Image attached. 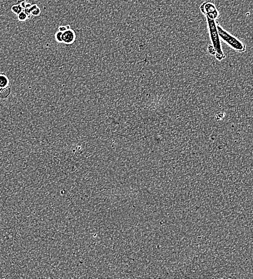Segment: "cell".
<instances>
[{"instance_id":"cell-6","label":"cell","mask_w":253,"mask_h":279,"mask_svg":"<svg viewBox=\"0 0 253 279\" xmlns=\"http://www.w3.org/2000/svg\"><path fill=\"white\" fill-rule=\"evenodd\" d=\"M11 93V88L8 87L5 88H0V99H7Z\"/></svg>"},{"instance_id":"cell-9","label":"cell","mask_w":253,"mask_h":279,"mask_svg":"<svg viewBox=\"0 0 253 279\" xmlns=\"http://www.w3.org/2000/svg\"><path fill=\"white\" fill-rule=\"evenodd\" d=\"M62 34L63 32H61L60 31H58L55 34V39H56L57 42H61L62 43Z\"/></svg>"},{"instance_id":"cell-7","label":"cell","mask_w":253,"mask_h":279,"mask_svg":"<svg viewBox=\"0 0 253 279\" xmlns=\"http://www.w3.org/2000/svg\"><path fill=\"white\" fill-rule=\"evenodd\" d=\"M11 11H12V12L15 13V14H16L17 15L18 14H19L22 11H23V8H22L21 4L17 3V4H15L12 6Z\"/></svg>"},{"instance_id":"cell-8","label":"cell","mask_w":253,"mask_h":279,"mask_svg":"<svg viewBox=\"0 0 253 279\" xmlns=\"http://www.w3.org/2000/svg\"><path fill=\"white\" fill-rule=\"evenodd\" d=\"M17 18L19 21H24L30 18L24 11H22L19 14L17 15Z\"/></svg>"},{"instance_id":"cell-2","label":"cell","mask_w":253,"mask_h":279,"mask_svg":"<svg viewBox=\"0 0 253 279\" xmlns=\"http://www.w3.org/2000/svg\"><path fill=\"white\" fill-rule=\"evenodd\" d=\"M217 29L220 39L232 49L237 52H244L246 51V46L245 44L240 40L226 31L219 24H217Z\"/></svg>"},{"instance_id":"cell-1","label":"cell","mask_w":253,"mask_h":279,"mask_svg":"<svg viewBox=\"0 0 253 279\" xmlns=\"http://www.w3.org/2000/svg\"><path fill=\"white\" fill-rule=\"evenodd\" d=\"M208 32L212 42V47L215 51V56L218 61L223 60L225 58V55L222 50L221 39L219 37L217 29V23L215 20L206 18Z\"/></svg>"},{"instance_id":"cell-3","label":"cell","mask_w":253,"mask_h":279,"mask_svg":"<svg viewBox=\"0 0 253 279\" xmlns=\"http://www.w3.org/2000/svg\"><path fill=\"white\" fill-rule=\"evenodd\" d=\"M202 13L206 18L217 20L220 17V13L215 4L210 2H206L202 4L200 7Z\"/></svg>"},{"instance_id":"cell-10","label":"cell","mask_w":253,"mask_h":279,"mask_svg":"<svg viewBox=\"0 0 253 279\" xmlns=\"http://www.w3.org/2000/svg\"><path fill=\"white\" fill-rule=\"evenodd\" d=\"M69 28H71V27L69 25H67L66 26H60L58 27V31H60L61 32H64L65 31L69 29Z\"/></svg>"},{"instance_id":"cell-4","label":"cell","mask_w":253,"mask_h":279,"mask_svg":"<svg viewBox=\"0 0 253 279\" xmlns=\"http://www.w3.org/2000/svg\"><path fill=\"white\" fill-rule=\"evenodd\" d=\"M62 43H64L66 45H70L73 44L76 39V34L74 31L69 28L65 31L62 34Z\"/></svg>"},{"instance_id":"cell-11","label":"cell","mask_w":253,"mask_h":279,"mask_svg":"<svg viewBox=\"0 0 253 279\" xmlns=\"http://www.w3.org/2000/svg\"><path fill=\"white\" fill-rule=\"evenodd\" d=\"M224 117H225V113L223 112H221V113H219L218 114H217L215 118L217 120H220L223 119L224 118Z\"/></svg>"},{"instance_id":"cell-5","label":"cell","mask_w":253,"mask_h":279,"mask_svg":"<svg viewBox=\"0 0 253 279\" xmlns=\"http://www.w3.org/2000/svg\"><path fill=\"white\" fill-rule=\"evenodd\" d=\"M9 80L4 73H0V88H7L9 86Z\"/></svg>"}]
</instances>
